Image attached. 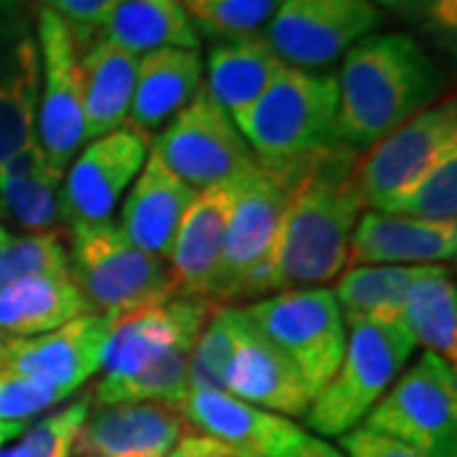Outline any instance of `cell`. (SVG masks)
Wrapping results in <instances>:
<instances>
[{
    "mask_svg": "<svg viewBox=\"0 0 457 457\" xmlns=\"http://www.w3.org/2000/svg\"><path fill=\"white\" fill-rule=\"evenodd\" d=\"M3 216H5V213H3V206H0V219H3Z\"/></svg>",
    "mask_w": 457,
    "mask_h": 457,
    "instance_id": "obj_48",
    "label": "cell"
},
{
    "mask_svg": "<svg viewBox=\"0 0 457 457\" xmlns=\"http://www.w3.org/2000/svg\"><path fill=\"white\" fill-rule=\"evenodd\" d=\"M371 3L378 11L386 8V11H396V13H404V5H407V0H371Z\"/></svg>",
    "mask_w": 457,
    "mask_h": 457,
    "instance_id": "obj_44",
    "label": "cell"
},
{
    "mask_svg": "<svg viewBox=\"0 0 457 457\" xmlns=\"http://www.w3.org/2000/svg\"><path fill=\"white\" fill-rule=\"evenodd\" d=\"M168 457H234L224 445L206 435H183Z\"/></svg>",
    "mask_w": 457,
    "mask_h": 457,
    "instance_id": "obj_40",
    "label": "cell"
},
{
    "mask_svg": "<svg viewBox=\"0 0 457 457\" xmlns=\"http://www.w3.org/2000/svg\"><path fill=\"white\" fill-rule=\"evenodd\" d=\"M186 417L163 402H130L89 411L74 450L95 457H168L186 435Z\"/></svg>",
    "mask_w": 457,
    "mask_h": 457,
    "instance_id": "obj_18",
    "label": "cell"
},
{
    "mask_svg": "<svg viewBox=\"0 0 457 457\" xmlns=\"http://www.w3.org/2000/svg\"><path fill=\"white\" fill-rule=\"evenodd\" d=\"M239 179L198 191L183 216L168 254L180 295L213 300L219 287L228 213L234 206Z\"/></svg>",
    "mask_w": 457,
    "mask_h": 457,
    "instance_id": "obj_19",
    "label": "cell"
},
{
    "mask_svg": "<svg viewBox=\"0 0 457 457\" xmlns=\"http://www.w3.org/2000/svg\"><path fill=\"white\" fill-rule=\"evenodd\" d=\"M363 427L429 457H457L455 366L425 351L366 414Z\"/></svg>",
    "mask_w": 457,
    "mask_h": 457,
    "instance_id": "obj_8",
    "label": "cell"
},
{
    "mask_svg": "<svg viewBox=\"0 0 457 457\" xmlns=\"http://www.w3.org/2000/svg\"><path fill=\"white\" fill-rule=\"evenodd\" d=\"M196 194V188L170 173L158 155L147 153L145 165L122 204L117 227L137 249L168 260L173 237Z\"/></svg>",
    "mask_w": 457,
    "mask_h": 457,
    "instance_id": "obj_22",
    "label": "cell"
},
{
    "mask_svg": "<svg viewBox=\"0 0 457 457\" xmlns=\"http://www.w3.org/2000/svg\"><path fill=\"white\" fill-rule=\"evenodd\" d=\"M282 66L285 62L264 33L228 38L213 44L209 51L204 84L213 102L234 117L260 97Z\"/></svg>",
    "mask_w": 457,
    "mask_h": 457,
    "instance_id": "obj_26",
    "label": "cell"
},
{
    "mask_svg": "<svg viewBox=\"0 0 457 457\" xmlns=\"http://www.w3.org/2000/svg\"><path fill=\"white\" fill-rule=\"evenodd\" d=\"M89 407L92 394H84L82 399L51 411L41 422L26 429L16 447L0 450V457H69L84 420L89 417Z\"/></svg>",
    "mask_w": 457,
    "mask_h": 457,
    "instance_id": "obj_35",
    "label": "cell"
},
{
    "mask_svg": "<svg viewBox=\"0 0 457 457\" xmlns=\"http://www.w3.org/2000/svg\"><path fill=\"white\" fill-rule=\"evenodd\" d=\"M0 206L16 224L38 231H56L62 219V176L51 170L38 137L0 163Z\"/></svg>",
    "mask_w": 457,
    "mask_h": 457,
    "instance_id": "obj_27",
    "label": "cell"
},
{
    "mask_svg": "<svg viewBox=\"0 0 457 457\" xmlns=\"http://www.w3.org/2000/svg\"><path fill=\"white\" fill-rule=\"evenodd\" d=\"M69 457H95V455H87V453H77V450H71V455Z\"/></svg>",
    "mask_w": 457,
    "mask_h": 457,
    "instance_id": "obj_47",
    "label": "cell"
},
{
    "mask_svg": "<svg viewBox=\"0 0 457 457\" xmlns=\"http://www.w3.org/2000/svg\"><path fill=\"white\" fill-rule=\"evenodd\" d=\"M341 447L348 457H429L369 427H353L351 432L341 435Z\"/></svg>",
    "mask_w": 457,
    "mask_h": 457,
    "instance_id": "obj_38",
    "label": "cell"
},
{
    "mask_svg": "<svg viewBox=\"0 0 457 457\" xmlns=\"http://www.w3.org/2000/svg\"><path fill=\"white\" fill-rule=\"evenodd\" d=\"M64 394L44 386L31 376L0 369V422L5 425H26L36 414L64 402Z\"/></svg>",
    "mask_w": 457,
    "mask_h": 457,
    "instance_id": "obj_36",
    "label": "cell"
},
{
    "mask_svg": "<svg viewBox=\"0 0 457 457\" xmlns=\"http://www.w3.org/2000/svg\"><path fill=\"white\" fill-rule=\"evenodd\" d=\"M356 158L359 153L345 145L311 155L279 224L267 293L311 290L343 272L351 234L363 212L353 183Z\"/></svg>",
    "mask_w": 457,
    "mask_h": 457,
    "instance_id": "obj_1",
    "label": "cell"
},
{
    "mask_svg": "<svg viewBox=\"0 0 457 457\" xmlns=\"http://www.w3.org/2000/svg\"><path fill=\"white\" fill-rule=\"evenodd\" d=\"M381 23L371 0H279L267 41L287 66L320 71Z\"/></svg>",
    "mask_w": 457,
    "mask_h": 457,
    "instance_id": "obj_12",
    "label": "cell"
},
{
    "mask_svg": "<svg viewBox=\"0 0 457 457\" xmlns=\"http://www.w3.org/2000/svg\"><path fill=\"white\" fill-rule=\"evenodd\" d=\"M36 41L41 56L36 137L51 170L64 179L66 168L84 143L79 54L64 21L44 5L36 11Z\"/></svg>",
    "mask_w": 457,
    "mask_h": 457,
    "instance_id": "obj_11",
    "label": "cell"
},
{
    "mask_svg": "<svg viewBox=\"0 0 457 457\" xmlns=\"http://www.w3.org/2000/svg\"><path fill=\"white\" fill-rule=\"evenodd\" d=\"M245 315L293 361L305 389L315 394L333 378L345 351V323L333 290H287L254 300Z\"/></svg>",
    "mask_w": 457,
    "mask_h": 457,
    "instance_id": "obj_7",
    "label": "cell"
},
{
    "mask_svg": "<svg viewBox=\"0 0 457 457\" xmlns=\"http://www.w3.org/2000/svg\"><path fill=\"white\" fill-rule=\"evenodd\" d=\"M213 300L176 295L165 305L114 318L99 356L102 378L117 384L143 374L176 348H194V341L213 311Z\"/></svg>",
    "mask_w": 457,
    "mask_h": 457,
    "instance_id": "obj_13",
    "label": "cell"
},
{
    "mask_svg": "<svg viewBox=\"0 0 457 457\" xmlns=\"http://www.w3.org/2000/svg\"><path fill=\"white\" fill-rule=\"evenodd\" d=\"M110 318L84 312L44 336L8 338L5 366L44 386L71 396L99 371V356L110 333Z\"/></svg>",
    "mask_w": 457,
    "mask_h": 457,
    "instance_id": "obj_15",
    "label": "cell"
},
{
    "mask_svg": "<svg viewBox=\"0 0 457 457\" xmlns=\"http://www.w3.org/2000/svg\"><path fill=\"white\" fill-rule=\"evenodd\" d=\"M23 429H26V425H5V422H0V447H3L5 442L16 440Z\"/></svg>",
    "mask_w": 457,
    "mask_h": 457,
    "instance_id": "obj_43",
    "label": "cell"
},
{
    "mask_svg": "<svg viewBox=\"0 0 457 457\" xmlns=\"http://www.w3.org/2000/svg\"><path fill=\"white\" fill-rule=\"evenodd\" d=\"M69 231V275L87 312L114 320L128 312L165 305L180 295L170 264L137 249L112 219Z\"/></svg>",
    "mask_w": 457,
    "mask_h": 457,
    "instance_id": "obj_4",
    "label": "cell"
},
{
    "mask_svg": "<svg viewBox=\"0 0 457 457\" xmlns=\"http://www.w3.org/2000/svg\"><path fill=\"white\" fill-rule=\"evenodd\" d=\"M196 31L216 41L257 36L267 29L279 0H180Z\"/></svg>",
    "mask_w": 457,
    "mask_h": 457,
    "instance_id": "obj_33",
    "label": "cell"
},
{
    "mask_svg": "<svg viewBox=\"0 0 457 457\" xmlns=\"http://www.w3.org/2000/svg\"><path fill=\"white\" fill-rule=\"evenodd\" d=\"M38 89L36 11L0 8V163L36 137Z\"/></svg>",
    "mask_w": 457,
    "mask_h": 457,
    "instance_id": "obj_17",
    "label": "cell"
},
{
    "mask_svg": "<svg viewBox=\"0 0 457 457\" xmlns=\"http://www.w3.org/2000/svg\"><path fill=\"white\" fill-rule=\"evenodd\" d=\"M11 237H13V234H11V231H8V228L3 227V224H0V249H3V246L8 245V242H11Z\"/></svg>",
    "mask_w": 457,
    "mask_h": 457,
    "instance_id": "obj_45",
    "label": "cell"
},
{
    "mask_svg": "<svg viewBox=\"0 0 457 457\" xmlns=\"http://www.w3.org/2000/svg\"><path fill=\"white\" fill-rule=\"evenodd\" d=\"M245 311L213 305L188 356V392H227V376L237 353Z\"/></svg>",
    "mask_w": 457,
    "mask_h": 457,
    "instance_id": "obj_31",
    "label": "cell"
},
{
    "mask_svg": "<svg viewBox=\"0 0 457 457\" xmlns=\"http://www.w3.org/2000/svg\"><path fill=\"white\" fill-rule=\"evenodd\" d=\"M5 343H8V338L0 336V369L5 366Z\"/></svg>",
    "mask_w": 457,
    "mask_h": 457,
    "instance_id": "obj_46",
    "label": "cell"
},
{
    "mask_svg": "<svg viewBox=\"0 0 457 457\" xmlns=\"http://www.w3.org/2000/svg\"><path fill=\"white\" fill-rule=\"evenodd\" d=\"M227 394L252 407L272 409L285 417H305L312 402L293 361L246 315L228 369Z\"/></svg>",
    "mask_w": 457,
    "mask_h": 457,
    "instance_id": "obj_20",
    "label": "cell"
},
{
    "mask_svg": "<svg viewBox=\"0 0 457 457\" xmlns=\"http://www.w3.org/2000/svg\"><path fill=\"white\" fill-rule=\"evenodd\" d=\"M183 417L234 457H295L308 440L303 427L227 392H188Z\"/></svg>",
    "mask_w": 457,
    "mask_h": 457,
    "instance_id": "obj_16",
    "label": "cell"
},
{
    "mask_svg": "<svg viewBox=\"0 0 457 457\" xmlns=\"http://www.w3.org/2000/svg\"><path fill=\"white\" fill-rule=\"evenodd\" d=\"M87 312L69 272L31 275L0 290V336H44Z\"/></svg>",
    "mask_w": 457,
    "mask_h": 457,
    "instance_id": "obj_25",
    "label": "cell"
},
{
    "mask_svg": "<svg viewBox=\"0 0 457 457\" xmlns=\"http://www.w3.org/2000/svg\"><path fill=\"white\" fill-rule=\"evenodd\" d=\"M150 153L191 188H212L245 176L257 158L242 132L201 84L194 99L150 140Z\"/></svg>",
    "mask_w": 457,
    "mask_h": 457,
    "instance_id": "obj_9",
    "label": "cell"
},
{
    "mask_svg": "<svg viewBox=\"0 0 457 457\" xmlns=\"http://www.w3.org/2000/svg\"><path fill=\"white\" fill-rule=\"evenodd\" d=\"M338 77L336 130L363 153L445 95V77L429 51L407 33H371L345 51Z\"/></svg>",
    "mask_w": 457,
    "mask_h": 457,
    "instance_id": "obj_2",
    "label": "cell"
},
{
    "mask_svg": "<svg viewBox=\"0 0 457 457\" xmlns=\"http://www.w3.org/2000/svg\"><path fill=\"white\" fill-rule=\"evenodd\" d=\"M414 345L404 320L348 323L341 366L311 402L308 427L323 437L351 432L396 381Z\"/></svg>",
    "mask_w": 457,
    "mask_h": 457,
    "instance_id": "obj_6",
    "label": "cell"
},
{
    "mask_svg": "<svg viewBox=\"0 0 457 457\" xmlns=\"http://www.w3.org/2000/svg\"><path fill=\"white\" fill-rule=\"evenodd\" d=\"M381 213L407 216L435 224H455L457 216V145L445 150L414 183L392 198Z\"/></svg>",
    "mask_w": 457,
    "mask_h": 457,
    "instance_id": "obj_32",
    "label": "cell"
},
{
    "mask_svg": "<svg viewBox=\"0 0 457 457\" xmlns=\"http://www.w3.org/2000/svg\"><path fill=\"white\" fill-rule=\"evenodd\" d=\"M204 84V59L194 49H155L137 56L128 125L147 140L194 99Z\"/></svg>",
    "mask_w": 457,
    "mask_h": 457,
    "instance_id": "obj_23",
    "label": "cell"
},
{
    "mask_svg": "<svg viewBox=\"0 0 457 457\" xmlns=\"http://www.w3.org/2000/svg\"><path fill=\"white\" fill-rule=\"evenodd\" d=\"M69 272V249L59 231L11 237L0 249V290L31 275Z\"/></svg>",
    "mask_w": 457,
    "mask_h": 457,
    "instance_id": "obj_34",
    "label": "cell"
},
{
    "mask_svg": "<svg viewBox=\"0 0 457 457\" xmlns=\"http://www.w3.org/2000/svg\"><path fill=\"white\" fill-rule=\"evenodd\" d=\"M0 8H11V11H38L41 0H0Z\"/></svg>",
    "mask_w": 457,
    "mask_h": 457,
    "instance_id": "obj_42",
    "label": "cell"
},
{
    "mask_svg": "<svg viewBox=\"0 0 457 457\" xmlns=\"http://www.w3.org/2000/svg\"><path fill=\"white\" fill-rule=\"evenodd\" d=\"M429 264H371L348 267L333 297L338 303L343 323H396L404 320V303L411 282Z\"/></svg>",
    "mask_w": 457,
    "mask_h": 457,
    "instance_id": "obj_29",
    "label": "cell"
},
{
    "mask_svg": "<svg viewBox=\"0 0 457 457\" xmlns=\"http://www.w3.org/2000/svg\"><path fill=\"white\" fill-rule=\"evenodd\" d=\"M308 161L297 165H264L257 161L239 179L228 213L213 303L231 305L237 300L267 295L270 260L279 224Z\"/></svg>",
    "mask_w": 457,
    "mask_h": 457,
    "instance_id": "obj_5",
    "label": "cell"
},
{
    "mask_svg": "<svg viewBox=\"0 0 457 457\" xmlns=\"http://www.w3.org/2000/svg\"><path fill=\"white\" fill-rule=\"evenodd\" d=\"M150 140L130 125L89 140L62 179V219L69 228L112 219L114 206L137 179Z\"/></svg>",
    "mask_w": 457,
    "mask_h": 457,
    "instance_id": "obj_14",
    "label": "cell"
},
{
    "mask_svg": "<svg viewBox=\"0 0 457 457\" xmlns=\"http://www.w3.org/2000/svg\"><path fill=\"white\" fill-rule=\"evenodd\" d=\"M0 450H3V447H0Z\"/></svg>",
    "mask_w": 457,
    "mask_h": 457,
    "instance_id": "obj_49",
    "label": "cell"
},
{
    "mask_svg": "<svg viewBox=\"0 0 457 457\" xmlns=\"http://www.w3.org/2000/svg\"><path fill=\"white\" fill-rule=\"evenodd\" d=\"M295 457H345V455H343L338 447L328 445L326 440H318V437H311V435H308V440L303 442V447L295 453Z\"/></svg>",
    "mask_w": 457,
    "mask_h": 457,
    "instance_id": "obj_41",
    "label": "cell"
},
{
    "mask_svg": "<svg viewBox=\"0 0 457 457\" xmlns=\"http://www.w3.org/2000/svg\"><path fill=\"white\" fill-rule=\"evenodd\" d=\"M336 120L338 77L287 64L260 97L231 117L264 165H297L320 150L343 145Z\"/></svg>",
    "mask_w": 457,
    "mask_h": 457,
    "instance_id": "obj_3",
    "label": "cell"
},
{
    "mask_svg": "<svg viewBox=\"0 0 457 457\" xmlns=\"http://www.w3.org/2000/svg\"><path fill=\"white\" fill-rule=\"evenodd\" d=\"M404 326L414 343L455 366L457 361V293L453 275L442 264H429L411 282L404 303Z\"/></svg>",
    "mask_w": 457,
    "mask_h": 457,
    "instance_id": "obj_30",
    "label": "cell"
},
{
    "mask_svg": "<svg viewBox=\"0 0 457 457\" xmlns=\"http://www.w3.org/2000/svg\"><path fill=\"white\" fill-rule=\"evenodd\" d=\"M404 16L417 21L425 31L453 44L457 31V0H407Z\"/></svg>",
    "mask_w": 457,
    "mask_h": 457,
    "instance_id": "obj_39",
    "label": "cell"
},
{
    "mask_svg": "<svg viewBox=\"0 0 457 457\" xmlns=\"http://www.w3.org/2000/svg\"><path fill=\"white\" fill-rule=\"evenodd\" d=\"M457 227L435 224L394 213H361L351 242L345 267L371 264H447L455 262Z\"/></svg>",
    "mask_w": 457,
    "mask_h": 457,
    "instance_id": "obj_21",
    "label": "cell"
},
{
    "mask_svg": "<svg viewBox=\"0 0 457 457\" xmlns=\"http://www.w3.org/2000/svg\"><path fill=\"white\" fill-rule=\"evenodd\" d=\"M457 145V104L453 95L417 112L404 125L359 153L353 183L363 206L381 212L409 183L420 179L445 150Z\"/></svg>",
    "mask_w": 457,
    "mask_h": 457,
    "instance_id": "obj_10",
    "label": "cell"
},
{
    "mask_svg": "<svg viewBox=\"0 0 457 457\" xmlns=\"http://www.w3.org/2000/svg\"><path fill=\"white\" fill-rule=\"evenodd\" d=\"M41 5L64 21L74 38V46L79 51L102 33L114 0H41Z\"/></svg>",
    "mask_w": 457,
    "mask_h": 457,
    "instance_id": "obj_37",
    "label": "cell"
},
{
    "mask_svg": "<svg viewBox=\"0 0 457 457\" xmlns=\"http://www.w3.org/2000/svg\"><path fill=\"white\" fill-rule=\"evenodd\" d=\"M99 36L132 56L155 49L198 51L201 46V33L180 0H114Z\"/></svg>",
    "mask_w": 457,
    "mask_h": 457,
    "instance_id": "obj_28",
    "label": "cell"
},
{
    "mask_svg": "<svg viewBox=\"0 0 457 457\" xmlns=\"http://www.w3.org/2000/svg\"><path fill=\"white\" fill-rule=\"evenodd\" d=\"M79 54L84 107V143L128 125L135 92L137 56L104 36L92 38Z\"/></svg>",
    "mask_w": 457,
    "mask_h": 457,
    "instance_id": "obj_24",
    "label": "cell"
}]
</instances>
